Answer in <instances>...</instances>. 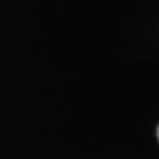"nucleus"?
I'll use <instances>...</instances> for the list:
<instances>
[{
	"instance_id": "obj_1",
	"label": "nucleus",
	"mask_w": 159,
	"mask_h": 159,
	"mask_svg": "<svg viewBox=\"0 0 159 159\" xmlns=\"http://www.w3.org/2000/svg\"><path fill=\"white\" fill-rule=\"evenodd\" d=\"M157 135H158V139H159V126H158V130H157Z\"/></svg>"
}]
</instances>
